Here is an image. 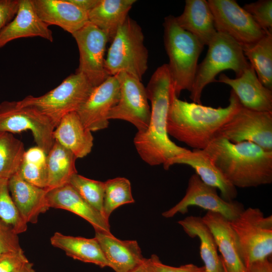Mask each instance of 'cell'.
<instances>
[{
	"mask_svg": "<svg viewBox=\"0 0 272 272\" xmlns=\"http://www.w3.org/2000/svg\"><path fill=\"white\" fill-rule=\"evenodd\" d=\"M8 180L0 178V220L18 235L27 230V223L21 216L13 200Z\"/></svg>",
	"mask_w": 272,
	"mask_h": 272,
	"instance_id": "34",
	"label": "cell"
},
{
	"mask_svg": "<svg viewBox=\"0 0 272 272\" xmlns=\"http://www.w3.org/2000/svg\"><path fill=\"white\" fill-rule=\"evenodd\" d=\"M203 150L235 187L272 182V151L251 142L232 143L221 137L215 138Z\"/></svg>",
	"mask_w": 272,
	"mask_h": 272,
	"instance_id": "3",
	"label": "cell"
},
{
	"mask_svg": "<svg viewBox=\"0 0 272 272\" xmlns=\"http://www.w3.org/2000/svg\"><path fill=\"white\" fill-rule=\"evenodd\" d=\"M18 235L0 220V254L22 249Z\"/></svg>",
	"mask_w": 272,
	"mask_h": 272,
	"instance_id": "38",
	"label": "cell"
},
{
	"mask_svg": "<svg viewBox=\"0 0 272 272\" xmlns=\"http://www.w3.org/2000/svg\"><path fill=\"white\" fill-rule=\"evenodd\" d=\"M50 208L65 210L88 221L96 231L111 233L109 220L86 201L69 183L47 192Z\"/></svg>",
	"mask_w": 272,
	"mask_h": 272,
	"instance_id": "21",
	"label": "cell"
},
{
	"mask_svg": "<svg viewBox=\"0 0 272 272\" xmlns=\"http://www.w3.org/2000/svg\"><path fill=\"white\" fill-rule=\"evenodd\" d=\"M109 267L115 272H129L144 260L141 249L135 240H121L111 233L95 231Z\"/></svg>",
	"mask_w": 272,
	"mask_h": 272,
	"instance_id": "23",
	"label": "cell"
},
{
	"mask_svg": "<svg viewBox=\"0 0 272 272\" xmlns=\"http://www.w3.org/2000/svg\"><path fill=\"white\" fill-rule=\"evenodd\" d=\"M115 76L119 85V99L110 111L108 119L125 120L133 124L138 132L145 131L151 117L146 87L141 80L127 73H120Z\"/></svg>",
	"mask_w": 272,
	"mask_h": 272,
	"instance_id": "12",
	"label": "cell"
},
{
	"mask_svg": "<svg viewBox=\"0 0 272 272\" xmlns=\"http://www.w3.org/2000/svg\"><path fill=\"white\" fill-rule=\"evenodd\" d=\"M25 152L23 142L13 134L0 132V178L9 180L18 172Z\"/></svg>",
	"mask_w": 272,
	"mask_h": 272,
	"instance_id": "31",
	"label": "cell"
},
{
	"mask_svg": "<svg viewBox=\"0 0 272 272\" xmlns=\"http://www.w3.org/2000/svg\"><path fill=\"white\" fill-rule=\"evenodd\" d=\"M129 181L124 177H116L104 182L103 215L109 220L111 213L117 208L133 203Z\"/></svg>",
	"mask_w": 272,
	"mask_h": 272,
	"instance_id": "33",
	"label": "cell"
},
{
	"mask_svg": "<svg viewBox=\"0 0 272 272\" xmlns=\"http://www.w3.org/2000/svg\"><path fill=\"white\" fill-rule=\"evenodd\" d=\"M163 27L164 43L169 60L167 65L174 93L178 98L183 90H191L204 45L182 29L173 16L165 18Z\"/></svg>",
	"mask_w": 272,
	"mask_h": 272,
	"instance_id": "4",
	"label": "cell"
},
{
	"mask_svg": "<svg viewBox=\"0 0 272 272\" xmlns=\"http://www.w3.org/2000/svg\"><path fill=\"white\" fill-rule=\"evenodd\" d=\"M47 154L35 146L25 151L18 173L27 182L45 188L47 182Z\"/></svg>",
	"mask_w": 272,
	"mask_h": 272,
	"instance_id": "32",
	"label": "cell"
},
{
	"mask_svg": "<svg viewBox=\"0 0 272 272\" xmlns=\"http://www.w3.org/2000/svg\"><path fill=\"white\" fill-rule=\"evenodd\" d=\"M8 186L15 206L27 224L36 223L40 215L50 208L48 191L24 180L18 173L9 179Z\"/></svg>",
	"mask_w": 272,
	"mask_h": 272,
	"instance_id": "19",
	"label": "cell"
},
{
	"mask_svg": "<svg viewBox=\"0 0 272 272\" xmlns=\"http://www.w3.org/2000/svg\"><path fill=\"white\" fill-rule=\"evenodd\" d=\"M229 102L225 107L215 108L181 100L174 93L167 116L168 135L193 149H205L216 138L220 128L241 106L232 90Z\"/></svg>",
	"mask_w": 272,
	"mask_h": 272,
	"instance_id": "2",
	"label": "cell"
},
{
	"mask_svg": "<svg viewBox=\"0 0 272 272\" xmlns=\"http://www.w3.org/2000/svg\"><path fill=\"white\" fill-rule=\"evenodd\" d=\"M50 243L53 246L62 250L67 256L75 259L93 263L102 268L109 267L95 237H74L55 232L50 238Z\"/></svg>",
	"mask_w": 272,
	"mask_h": 272,
	"instance_id": "28",
	"label": "cell"
},
{
	"mask_svg": "<svg viewBox=\"0 0 272 272\" xmlns=\"http://www.w3.org/2000/svg\"><path fill=\"white\" fill-rule=\"evenodd\" d=\"M243 8L265 32L272 33V1L259 0L245 5Z\"/></svg>",
	"mask_w": 272,
	"mask_h": 272,
	"instance_id": "36",
	"label": "cell"
},
{
	"mask_svg": "<svg viewBox=\"0 0 272 272\" xmlns=\"http://www.w3.org/2000/svg\"><path fill=\"white\" fill-rule=\"evenodd\" d=\"M69 1L88 14L98 4L100 0H69Z\"/></svg>",
	"mask_w": 272,
	"mask_h": 272,
	"instance_id": "42",
	"label": "cell"
},
{
	"mask_svg": "<svg viewBox=\"0 0 272 272\" xmlns=\"http://www.w3.org/2000/svg\"><path fill=\"white\" fill-rule=\"evenodd\" d=\"M76 159L71 152L54 141L46 156L48 191L69 183L78 173Z\"/></svg>",
	"mask_w": 272,
	"mask_h": 272,
	"instance_id": "29",
	"label": "cell"
},
{
	"mask_svg": "<svg viewBox=\"0 0 272 272\" xmlns=\"http://www.w3.org/2000/svg\"><path fill=\"white\" fill-rule=\"evenodd\" d=\"M32 37L53 40L51 30L38 16L33 0H20L16 16L0 32V48L14 40Z\"/></svg>",
	"mask_w": 272,
	"mask_h": 272,
	"instance_id": "18",
	"label": "cell"
},
{
	"mask_svg": "<svg viewBox=\"0 0 272 272\" xmlns=\"http://www.w3.org/2000/svg\"><path fill=\"white\" fill-rule=\"evenodd\" d=\"M129 272H154L150 265L149 258H146L139 265Z\"/></svg>",
	"mask_w": 272,
	"mask_h": 272,
	"instance_id": "43",
	"label": "cell"
},
{
	"mask_svg": "<svg viewBox=\"0 0 272 272\" xmlns=\"http://www.w3.org/2000/svg\"><path fill=\"white\" fill-rule=\"evenodd\" d=\"M178 25L208 45L217 33L208 1L186 0L183 13L175 17Z\"/></svg>",
	"mask_w": 272,
	"mask_h": 272,
	"instance_id": "25",
	"label": "cell"
},
{
	"mask_svg": "<svg viewBox=\"0 0 272 272\" xmlns=\"http://www.w3.org/2000/svg\"><path fill=\"white\" fill-rule=\"evenodd\" d=\"M17 272H36L32 263L29 261Z\"/></svg>",
	"mask_w": 272,
	"mask_h": 272,
	"instance_id": "44",
	"label": "cell"
},
{
	"mask_svg": "<svg viewBox=\"0 0 272 272\" xmlns=\"http://www.w3.org/2000/svg\"><path fill=\"white\" fill-rule=\"evenodd\" d=\"M221 259H222V258H221ZM222 263H223V267H224V272H228V271L227 270L226 267H225V266H224V263H223V261H222Z\"/></svg>",
	"mask_w": 272,
	"mask_h": 272,
	"instance_id": "45",
	"label": "cell"
},
{
	"mask_svg": "<svg viewBox=\"0 0 272 272\" xmlns=\"http://www.w3.org/2000/svg\"><path fill=\"white\" fill-rule=\"evenodd\" d=\"M72 35L79 52V64L76 73L84 75L93 87H96L109 76L104 67L108 38L89 21Z\"/></svg>",
	"mask_w": 272,
	"mask_h": 272,
	"instance_id": "14",
	"label": "cell"
},
{
	"mask_svg": "<svg viewBox=\"0 0 272 272\" xmlns=\"http://www.w3.org/2000/svg\"><path fill=\"white\" fill-rule=\"evenodd\" d=\"M146 90L151 104L150 120L145 131H137L133 144L139 156L147 164L163 165L173 158L190 151L175 144L167 133V116L175 93L167 64L156 69Z\"/></svg>",
	"mask_w": 272,
	"mask_h": 272,
	"instance_id": "1",
	"label": "cell"
},
{
	"mask_svg": "<svg viewBox=\"0 0 272 272\" xmlns=\"http://www.w3.org/2000/svg\"><path fill=\"white\" fill-rule=\"evenodd\" d=\"M20 0H0V32L16 16Z\"/></svg>",
	"mask_w": 272,
	"mask_h": 272,
	"instance_id": "40",
	"label": "cell"
},
{
	"mask_svg": "<svg viewBox=\"0 0 272 272\" xmlns=\"http://www.w3.org/2000/svg\"><path fill=\"white\" fill-rule=\"evenodd\" d=\"M150 265L154 272H206L204 266H198L192 263L171 266L163 263L156 254L149 258Z\"/></svg>",
	"mask_w": 272,
	"mask_h": 272,
	"instance_id": "39",
	"label": "cell"
},
{
	"mask_svg": "<svg viewBox=\"0 0 272 272\" xmlns=\"http://www.w3.org/2000/svg\"><path fill=\"white\" fill-rule=\"evenodd\" d=\"M148 57L142 28L128 16L111 42L104 61L106 72L109 76L126 73L142 81Z\"/></svg>",
	"mask_w": 272,
	"mask_h": 272,
	"instance_id": "5",
	"label": "cell"
},
{
	"mask_svg": "<svg viewBox=\"0 0 272 272\" xmlns=\"http://www.w3.org/2000/svg\"><path fill=\"white\" fill-rule=\"evenodd\" d=\"M216 29L241 46L253 44L267 32L235 0H208Z\"/></svg>",
	"mask_w": 272,
	"mask_h": 272,
	"instance_id": "11",
	"label": "cell"
},
{
	"mask_svg": "<svg viewBox=\"0 0 272 272\" xmlns=\"http://www.w3.org/2000/svg\"><path fill=\"white\" fill-rule=\"evenodd\" d=\"M23 249L0 254V272H17L29 262Z\"/></svg>",
	"mask_w": 272,
	"mask_h": 272,
	"instance_id": "37",
	"label": "cell"
},
{
	"mask_svg": "<svg viewBox=\"0 0 272 272\" xmlns=\"http://www.w3.org/2000/svg\"><path fill=\"white\" fill-rule=\"evenodd\" d=\"M211 230L228 272H248L240 252L236 235L229 221L220 214L207 212L202 217Z\"/></svg>",
	"mask_w": 272,
	"mask_h": 272,
	"instance_id": "20",
	"label": "cell"
},
{
	"mask_svg": "<svg viewBox=\"0 0 272 272\" xmlns=\"http://www.w3.org/2000/svg\"><path fill=\"white\" fill-rule=\"evenodd\" d=\"M175 164L190 166L205 183L219 189L224 200L232 201L237 197L236 187L227 179L203 149H193L175 157L167 161L163 167L168 170Z\"/></svg>",
	"mask_w": 272,
	"mask_h": 272,
	"instance_id": "16",
	"label": "cell"
},
{
	"mask_svg": "<svg viewBox=\"0 0 272 272\" xmlns=\"http://www.w3.org/2000/svg\"><path fill=\"white\" fill-rule=\"evenodd\" d=\"M208 46L205 58L197 65L190 91L193 102L200 104L203 89L216 82L215 78L220 72L232 70L238 77L250 65L241 45L226 34L217 32Z\"/></svg>",
	"mask_w": 272,
	"mask_h": 272,
	"instance_id": "6",
	"label": "cell"
},
{
	"mask_svg": "<svg viewBox=\"0 0 272 272\" xmlns=\"http://www.w3.org/2000/svg\"><path fill=\"white\" fill-rule=\"evenodd\" d=\"M248 272H272L271 262L267 258L255 262L248 268Z\"/></svg>",
	"mask_w": 272,
	"mask_h": 272,
	"instance_id": "41",
	"label": "cell"
},
{
	"mask_svg": "<svg viewBox=\"0 0 272 272\" xmlns=\"http://www.w3.org/2000/svg\"><path fill=\"white\" fill-rule=\"evenodd\" d=\"M94 88L84 75L75 73L46 94L38 97L29 95L17 103L36 109L56 126L64 115L79 109Z\"/></svg>",
	"mask_w": 272,
	"mask_h": 272,
	"instance_id": "8",
	"label": "cell"
},
{
	"mask_svg": "<svg viewBox=\"0 0 272 272\" xmlns=\"http://www.w3.org/2000/svg\"><path fill=\"white\" fill-rule=\"evenodd\" d=\"M54 140L78 158L88 155L93 146L92 131L83 123L77 112L64 115L53 131Z\"/></svg>",
	"mask_w": 272,
	"mask_h": 272,
	"instance_id": "24",
	"label": "cell"
},
{
	"mask_svg": "<svg viewBox=\"0 0 272 272\" xmlns=\"http://www.w3.org/2000/svg\"><path fill=\"white\" fill-rule=\"evenodd\" d=\"M241 47L259 80L272 90V33L267 32L256 42Z\"/></svg>",
	"mask_w": 272,
	"mask_h": 272,
	"instance_id": "30",
	"label": "cell"
},
{
	"mask_svg": "<svg viewBox=\"0 0 272 272\" xmlns=\"http://www.w3.org/2000/svg\"><path fill=\"white\" fill-rule=\"evenodd\" d=\"M216 82L230 86L244 107L272 112V90L262 84L250 64L240 76L232 79L222 74Z\"/></svg>",
	"mask_w": 272,
	"mask_h": 272,
	"instance_id": "17",
	"label": "cell"
},
{
	"mask_svg": "<svg viewBox=\"0 0 272 272\" xmlns=\"http://www.w3.org/2000/svg\"><path fill=\"white\" fill-rule=\"evenodd\" d=\"M69 184L86 201L104 216V182L89 179L77 173L71 178Z\"/></svg>",
	"mask_w": 272,
	"mask_h": 272,
	"instance_id": "35",
	"label": "cell"
},
{
	"mask_svg": "<svg viewBox=\"0 0 272 272\" xmlns=\"http://www.w3.org/2000/svg\"><path fill=\"white\" fill-rule=\"evenodd\" d=\"M55 127L50 118L33 107L20 106L17 101L0 103V132L14 134L29 130L36 146L46 154L54 143Z\"/></svg>",
	"mask_w": 272,
	"mask_h": 272,
	"instance_id": "9",
	"label": "cell"
},
{
	"mask_svg": "<svg viewBox=\"0 0 272 272\" xmlns=\"http://www.w3.org/2000/svg\"><path fill=\"white\" fill-rule=\"evenodd\" d=\"M135 0H100L88 13L89 21L101 30L111 42L125 22Z\"/></svg>",
	"mask_w": 272,
	"mask_h": 272,
	"instance_id": "27",
	"label": "cell"
},
{
	"mask_svg": "<svg viewBox=\"0 0 272 272\" xmlns=\"http://www.w3.org/2000/svg\"><path fill=\"white\" fill-rule=\"evenodd\" d=\"M217 188L205 183L195 173L189 178L186 193L174 207L163 212L166 218L178 213L184 214L188 208L197 206L208 212L221 214L228 221L236 219L244 210L243 205L235 200L226 201L218 194Z\"/></svg>",
	"mask_w": 272,
	"mask_h": 272,
	"instance_id": "13",
	"label": "cell"
},
{
	"mask_svg": "<svg viewBox=\"0 0 272 272\" xmlns=\"http://www.w3.org/2000/svg\"><path fill=\"white\" fill-rule=\"evenodd\" d=\"M40 19L73 34L89 22L88 14L69 0H33Z\"/></svg>",
	"mask_w": 272,
	"mask_h": 272,
	"instance_id": "22",
	"label": "cell"
},
{
	"mask_svg": "<svg viewBox=\"0 0 272 272\" xmlns=\"http://www.w3.org/2000/svg\"><path fill=\"white\" fill-rule=\"evenodd\" d=\"M229 222L247 270L254 263L271 255V215L265 217L259 209L249 207Z\"/></svg>",
	"mask_w": 272,
	"mask_h": 272,
	"instance_id": "7",
	"label": "cell"
},
{
	"mask_svg": "<svg viewBox=\"0 0 272 272\" xmlns=\"http://www.w3.org/2000/svg\"><path fill=\"white\" fill-rule=\"evenodd\" d=\"M119 85L115 76H109L94 88L89 96L77 111L84 125L91 131L107 128L108 114L118 102Z\"/></svg>",
	"mask_w": 272,
	"mask_h": 272,
	"instance_id": "15",
	"label": "cell"
},
{
	"mask_svg": "<svg viewBox=\"0 0 272 272\" xmlns=\"http://www.w3.org/2000/svg\"><path fill=\"white\" fill-rule=\"evenodd\" d=\"M216 137L232 143L251 142L272 151V112L256 111L241 105L220 128Z\"/></svg>",
	"mask_w": 272,
	"mask_h": 272,
	"instance_id": "10",
	"label": "cell"
},
{
	"mask_svg": "<svg viewBox=\"0 0 272 272\" xmlns=\"http://www.w3.org/2000/svg\"><path fill=\"white\" fill-rule=\"evenodd\" d=\"M178 223L189 237H197L199 239L200 255L206 272H224L215 238L202 217L190 216L179 221Z\"/></svg>",
	"mask_w": 272,
	"mask_h": 272,
	"instance_id": "26",
	"label": "cell"
}]
</instances>
